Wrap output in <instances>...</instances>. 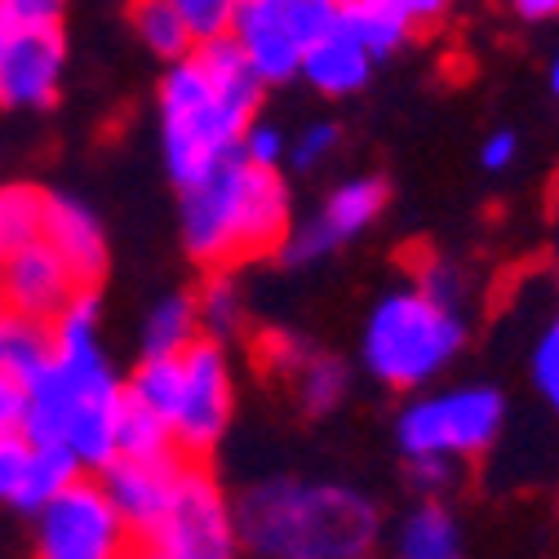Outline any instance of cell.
Here are the masks:
<instances>
[{
    "mask_svg": "<svg viewBox=\"0 0 559 559\" xmlns=\"http://www.w3.org/2000/svg\"><path fill=\"white\" fill-rule=\"evenodd\" d=\"M200 311H195V294H174L165 302H156V311L147 316L143 329V360H178L200 342Z\"/></svg>",
    "mask_w": 559,
    "mask_h": 559,
    "instance_id": "20",
    "label": "cell"
},
{
    "mask_svg": "<svg viewBox=\"0 0 559 559\" xmlns=\"http://www.w3.org/2000/svg\"><path fill=\"white\" fill-rule=\"evenodd\" d=\"M294 236L289 182L275 169H253L240 156L182 191V245L209 275L245 258L280 253Z\"/></svg>",
    "mask_w": 559,
    "mask_h": 559,
    "instance_id": "3",
    "label": "cell"
},
{
    "mask_svg": "<svg viewBox=\"0 0 559 559\" xmlns=\"http://www.w3.org/2000/svg\"><path fill=\"white\" fill-rule=\"evenodd\" d=\"M515 156H520V138H515L511 129H493V133L484 138V147H479V165H484L488 174L511 169V165H515Z\"/></svg>",
    "mask_w": 559,
    "mask_h": 559,
    "instance_id": "35",
    "label": "cell"
},
{
    "mask_svg": "<svg viewBox=\"0 0 559 559\" xmlns=\"http://www.w3.org/2000/svg\"><path fill=\"white\" fill-rule=\"evenodd\" d=\"M413 285L449 311L466 307V275H462V266H453V258H436V253L417 258L413 262Z\"/></svg>",
    "mask_w": 559,
    "mask_h": 559,
    "instance_id": "26",
    "label": "cell"
},
{
    "mask_svg": "<svg viewBox=\"0 0 559 559\" xmlns=\"http://www.w3.org/2000/svg\"><path fill=\"white\" fill-rule=\"evenodd\" d=\"M138 542L103 479L81 475L36 515V559H133Z\"/></svg>",
    "mask_w": 559,
    "mask_h": 559,
    "instance_id": "8",
    "label": "cell"
},
{
    "mask_svg": "<svg viewBox=\"0 0 559 559\" xmlns=\"http://www.w3.org/2000/svg\"><path fill=\"white\" fill-rule=\"evenodd\" d=\"M32 462H36V444L27 436H0V502L23 507Z\"/></svg>",
    "mask_w": 559,
    "mask_h": 559,
    "instance_id": "28",
    "label": "cell"
},
{
    "mask_svg": "<svg viewBox=\"0 0 559 559\" xmlns=\"http://www.w3.org/2000/svg\"><path fill=\"white\" fill-rule=\"evenodd\" d=\"M62 32H14L0 58V107H53L62 76Z\"/></svg>",
    "mask_w": 559,
    "mask_h": 559,
    "instance_id": "12",
    "label": "cell"
},
{
    "mask_svg": "<svg viewBox=\"0 0 559 559\" xmlns=\"http://www.w3.org/2000/svg\"><path fill=\"white\" fill-rule=\"evenodd\" d=\"M342 23V0H236L231 40L249 72L266 85L302 76V58Z\"/></svg>",
    "mask_w": 559,
    "mask_h": 559,
    "instance_id": "6",
    "label": "cell"
},
{
    "mask_svg": "<svg viewBox=\"0 0 559 559\" xmlns=\"http://www.w3.org/2000/svg\"><path fill=\"white\" fill-rule=\"evenodd\" d=\"M49 223V191L32 182H10L0 187V262L27 253L32 245L45 240Z\"/></svg>",
    "mask_w": 559,
    "mask_h": 559,
    "instance_id": "19",
    "label": "cell"
},
{
    "mask_svg": "<svg viewBox=\"0 0 559 559\" xmlns=\"http://www.w3.org/2000/svg\"><path fill=\"white\" fill-rule=\"evenodd\" d=\"M124 391L147 404L152 413H160L165 423L174 427V413H178V395H182V356L178 360H138L133 378L124 382Z\"/></svg>",
    "mask_w": 559,
    "mask_h": 559,
    "instance_id": "24",
    "label": "cell"
},
{
    "mask_svg": "<svg viewBox=\"0 0 559 559\" xmlns=\"http://www.w3.org/2000/svg\"><path fill=\"white\" fill-rule=\"evenodd\" d=\"M466 346V316L440 307L417 285L382 294L360 329V365L391 391H427Z\"/></svg>",
    "mask_w": 559,
    "mask_h": 559,
    "instance_id": "4",
    "label": "cell"
},
{
    "mask_svg": "<svg viewBox=\"0 0 559 559\" xmlns=\"http://www.w3.org/2000/svg\"><path fill=\"white\" fill-rule=\"evenodd\" d=\"M129 23H133V32H138V36L147 40V49H152V53L169 58V67H174V62H182V58L195 49V40H191L187 23L165 5V0H129Z\"/></svg>",
    "mask_w": 559,
    "mask_h": 559,
    "instance_id": "23",
    "label": "cell"
},
{
    "mask_svg": "<svg viewBox=\"0 0 559 559\" xmlns=\"http://www.w3.org/2000/svg\"><path fill=\"white\" fill-rule=\"evenodd\" d=\"M195 311H200V333L209 342H227L245 329V298L236 289L231 271H214L204 275V285L195 294Z\"/></svg>",
    "mask_w": 559,
    "mask_h": 559,
    "instance_id": "22",
    "label": "cell"
},
{
    "mask_svg": "<svg viewBox=\"0 0 559 559\" xmlns=\"http://www.w3.org/2000/svg\"><path fill=\"white\" fill-rule=\"evenodd\" d=\"M236 502L240 546L258 559H373L382 511L356 484L271 475Z\"/></svg>",
    "mask_w": 559,
    "mask_h": 559,
    "instance_id": "2",
    "label": "cell"
},
{
    "mask_svg": "<svg viewBox=\"0 0 559 559\" xmlns=\"http://www.w3.org/2000/svg\"><path fill=\"white\" fill-rule=\"evenodd\" d=\"M546 76H550V94H555V103H559V53L550 58V72H546Z\"/></svg>",
    "mask_w": 559,
    "mask_h": 559,
    "instance_id": "37",
    "label": "cell"
},
{
    "mask_svg": "<svg viewBox=\"0 0 559 559\" xmlns=\"http://www.w3.org/2000/svg\"><path fill=\"white\" fill-rule=\"evenodd\" d=\"M373 5H382L395 19H404L408 27H431L453 10V0H373Z\"/></svg>",
    "mask_w": 559,
    "mask_h": 559,
    "instance_id": "34",
    "label": "cell"
},
{
    "mask_svg": "<svg viewBox=\"0 0 559 559\" xmlns=\"http://www.w3.org/2000/svg\"><path fill=\"white\" fill-rule=\"evenodd\" d=\"M369 76H373V58L342 27L329 32L320 45H311L302 58V81H311V90H320L329 98L360 94L369 85Z\"/></svg>",
    "mask_w": 559,
    "mask_h": 559,
    "instance_id": "17",
    "label": "cell"
},
{
    "mask_svg": "<svg viewBox=\"0 0 559 559\" xmlns=\"http://www.w3.org/2000/svg\"><path fill=\"white\" fill-rule=\"evenodd\" d=\"M346 36H352L373 62L378 58H391L404 40H408V23L386 14L382 5H373V0H342V23H337Z\"/></svg>",
    "mask_w": 559,
    "mask_h": 559,
    "instance_id": "21",
    "label": "cell"
},
{
    "mask_svg": "<svg viewBox=\"0 0 559 559\" xmlns=\"http://www.w3.org/2000/svg\"><path fill=\"white\" fill-rule=\"evenodd\" d=\"M262 107V81L231 36L195 45L169 67L160 85L165 165L178 191L200 187L214 169L240 156V143Z\"/></svg>",
    "mask_w": 559,
    "mask_h": 559,
    "instance_id": "1",
    "label": "cell"
},
{
    "mask_svg": "<svg viewBox=\"0 0 559 559\" xmlns=\"http://www.w3.org/2000/svg\"><path fill=\"white\" fill-rule=\"evenodd\" d=\"M10 36H14V32H10V23L0 19V58H5V49H10Z\"/></svg>",
    "mask_w": 559,
    "mask_h": 559,
    "instance_id": "38",
    "label": "cell"
},
{
    "mask_svg": "<svg viewBox=\"0 0 559 559\" xmlns=\"http://www.w3.org/2000/svg\"><path fill=\"white\" fill-rule=\"evenodd\" d=\"M457 475H462V466L457 462H444V457L404 462V484L413 488L417 502H444L453 488H457Z\"/></svg>",
    "mask_w": 559,
    "mask_h": 559,
    "instance_id": "29",
    "label": "cell"
},
{
    "mask_svg": "<svg viewBox=\"0 0 559 559\" xmlns=\"http://www.w3.org/2000/svg\"><path fill=\"white\" fill-rule=\"evenodd\" d=\"M67 0H0V19L10 23V32H45L62 23Z\"/></svg>",
    "mask_w": 559,
    "mask_h": 559,
    "instance_id": "32",
    "label": "cell"
},
{
    "mask_svg": "<svg viewBox=\"0 0 559 559\" xmlns=\"http://www.w3.org/2000/svg\"><path fill=\"white\" fill-rule=\"evenodd\" d=\"M236 502L204 462H182L165 520L138 537V559H240Z\"/></svg>",
    "mask_w": 559,
    "mask_h": 559,
    "instance_id": "7",
    "label": "cell"
},
{
    "mask_svg": "<svg viewBox=\"0 0 559 559\" xmlns=\"http://www.w3.org/2000/svg\"><path fill=\"white\" fill-rule=\"evenodd\" d=\"M133 559H138V555H133Z\"/></svg>",
    "mask_w": 559,
    "mask_h": 559,
    "instance_id": "40",
    "label": "cell"
},
{
    "mask_svg": "<svg viewBox=\"0 0 559 559\" xmlns=\"http://www.w3.org/2000/svg\"><path fill=\"white\" fill-rule=\"evenodd\" d=\"M27 427V382L0 365V436H23Z\"/></svg>",
    "mask_w": 559,
    "mask_h": 559,
    "instance_id": "33",
    "label": "cell"
},
{
    "mask_svg": "<svg viewBox=\"0 0 559 559\" xmlns=\"http://www.w3.org/2000/svg\"><path fill=\"white\" fill-rule=\"evenodd\" d=\"M116 457H124V462H174V457H182L174 444V427L160 413H152L147 404H138L129 391L120 395V413H116Z\"/></svg>",
    "mask_w": 559,
    "mask_h": 559,
    "instance_id": "18",
    "label": "cell"
},
{
    "mask_svg": "<svg viewBox=\"0 0 559 559\" xmlns=\"http://www.w3.org/2000/svg\"><path fill=\"white\" fill-rule=\"evenodd\" d=\"M182 462L187 457H174V462H124V457H116L98 475L111 507L129 524L133 542L147 537L165 520V511L174 502V488H178V475H182Z\"/></svg>",
    "mask_w": 559,
    "mask_h": 559,
    "instance_id": "13",
    "label": "cell"
},
{
    "mask_svg": "<svg viewBox=\"0 0 559 559\" xmlns=\"http://www.w3.org/2000/svg\"><path fill=\"white\" fill-rule=\"evenodd\" d=\"M337 143H342V129L333 120H316V124H307L289 143V165L294 169H316L324 156H333Z\"/></svg>",
    "mask_w": 559,
    "mask_h": 559,
    "instance_id": "31",
    "label": "cell"
},
{
    "mask_svg": "<svg viewBox=\"0 0 559 559\" xmlns=\"http://www.w3.org/2000/svg\"><path fill=\"white\" fill-rule=\"evenodd\" d=\"M76 294H85L67 262L40 240L32 245L27 253L0 262V307L10 316H23V320H36V324H58L62 311L76 302Z\"/></svg>",
    "mask_w": 559,
    "mask_h": 559,
    "instance_id": "11",
    "label": "cell"
},
{
    "mask_svg": "<svg viewBox=\"0 0 559 559\" xmlns=\"http://www.w3.org/2000/svg\"><path fill=\"white\" fill-rule=\"evenodd\" d=\"M555 285H559V258H555Z\"/></svg>",
    "mask_w": 559,
    "mask_h": 559,
    "instance_id": "39",
    "label": "cell"
},
{
    "mask_svg": "<svg viewBox=\"0 0 559 559\" xmlns=\"http://www.w3.org/2000/svg\"><path fill=\"white\" fill-rule=\"evenodd\" d=\"M280 373L294 382L298 408L307 417H329L346 400V391H352V369H346V360H337L329 352H311V346H302V342L285 346Z\"/></svg>",
    "mask_w": 559,
    "mask_h": 559,
    "instance_id": "16",
    "label": "cell"
},
{
    "mask_svg": "<svg viewBox=\"0 0 559 559\" xmlns=\"http://www.w3.org/2000/svg\"><path fill=\"white\" fill-rule=\"evenodd\" d=\"M507 5L524 23H550V19H559V0H507Z\"/></svg>",
    "mask_w": 559,
    "mask_h": 559,
    "instance_id": "36",
    "label": "cell"
},
{
    "mask_svg": "<svg viewBox=\"0 0 559 559\" xmlns=\"http://www.w3.org/2000/svg\"><path fill=\"white\" fill-rule=\"evenodd\" d=\"M386 200H391V187L378 174H360L352 182L333 187L329 200L320 204V214L285 240V249H280V262L302 266V262H316V258H324V253H333L342 245H352L356 236H365L382 218Z\"/></svg>",
    "mask_w": 559,
    "mask_h": 559,
    "instance_id": "10",
    "label": "cell"
},
{
    "mask_svg": "<svg viewBox=\"0 0 559 559\" xmlns=\"http://www.w3.org/2000/svg\"><path fill=\"white\" fill-rule=\"evenodd\" d=\"M165 5L187 23L191 40H223L231 36V19H236V0H165Z\"/></svg>",
    "mask_w": 559,
    "mask_h": 559,
    "instance_id": "27",
    "label": "cell"
},
{
    "mask_svg": "<svg viewBox=\"0 0 559 559\" xmlns=\"http://www.w3.org/2000/svg\"><path fill=\"white\" fill-rule=\"evenodd\" d=\"M528 378H533V391L542 395V404L559 417V311L542 324L533 352H528Z\"/></svg>",
    "mask_w": 559,
    "mask_h": 559,
    "instance_id": "25",
    "label": "cell"
},
{
    "mask_svg": "<svg viewBox=\"0 0 559 559\" xmlns=\"http://www.w3.org/2000/svg\"><path fill=\"white\" fill-rule=\"evenodd\" d=\"M45 245L67 262L72 280L85 294H98L103 275H107V240L98 218L81 200L49 195V223H45Z\"/></svg>",
    "mask_w": 559,
    "mask_h": 559,
    "instance_id": "14",
    "label": "cell"
},
{
    "mask_svg": "<svg viewBox=\"0 0 559 559\" xmlns=\"http://www.w3.org/2000/svg\"><path fill=\"white\" fill-rule=\"evenodd\" d=\"M236 408V386H231V365L223 342L200 337L182 356V395L174 413V444L187 462H204L214 453L231 427Z\"/></svg>",
    "mask_w": 559,
    "mask_h": 559,
    "instance_id": "9",
    "label": "cell"
},
{
    "mask_svg": "<svg viewBox=\"0 0 559 559\" xmlns=\"http://www.w3.org/2000/svg\"><path fill=\"white\" fill-rule=\"evenodd\" d=\"M507 427V395L488 382H462L440 391H417L395 413V449L404 462L444 457L475 462L502 440Z\"/></svg>",
    "mask_w": 559,
    "mask_h": 559,
    "instance_id": "5",
    "label": "cell"
},
{
    "mask_svg": "<svg viewBox=\"0 0 559 559\" xmlns=\"http://www.w3.org/2000/svg\"><path fill=\"white\" fill-rule=\"evenodd\" d=\"M240 160L253 165V169H275L280 174V165L289 160V138L280 133L275 124L253 120L249 133H245V143H240Z\"/></svg>",
    "mask_w": 559,
    "mask_h": 559,
    "instance_id": "30",
    "label": "cell"
},
{
    "mask_svg": "<svg viewBox=\"0 0 559 559\" xmlns=\"http://www.w3.org/2000/svg\"><path fill=\"white\" fill-rule=\"evenodd\" d=\"M386 550L391 559H466V533L449 502H413L395 520Z\"/></svg>",
    "mask_w": 559,
    "mask_h": 559,
    "instance_id": "15",
    "label": "cell"
}]
</instances>
